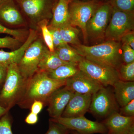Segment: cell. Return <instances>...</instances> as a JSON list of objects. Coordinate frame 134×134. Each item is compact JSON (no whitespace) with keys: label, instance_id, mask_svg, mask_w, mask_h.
<instances>
[{"label":"cell","instance_id":"41","mask_svg":"<svg viewBox=\"0 0 134 134\" xmlns=\"http://www.w3.org/2000/svg\"><path fill=\"white\" fill-rule=\"evenodd\" d=\"M2 0H0V4H1V3L2 2Z\"/></svg>","mask_w":134,"mask_h":134},{"label":"cell","instance_id":"28","mask_svg":"<svg viewBox=\"0 0 134 134\" xmlns=\"http://www.w3.org/2000/svg\"><path fill=\"white\" fill-rule=\"evenodd\" d=\"M70 131L59 123L50 120L48 131L45 134H69Z\"/></svg>","mask_w":134,"mask_h":134},{"label":"cell","instance_id":"21","mask_svg":"<svg viewBox=\"0 0 134 134\" xmlns=\"http://www.w3.org/2000/svg\"><path fill=\"white\" fill-rule=\"evenodd\" d=\"M69 63L63 61L58 57L55 52L48 50L45 53L39 64L38 71L50 72L62 65Z\"/></svg>","mask_w":134,"mask_h":134},{"label":"cell","instance_id":"10","mask_svg":"<svg viewBox=\"0 0 134 134\" xmlns=\"http://www.w3.org/2000/svg\"><path fill=\"white\" fill-rule=\"evenodd\" d=\"M112 11V7L108 2H103L99 5L87 23L88 38L89 37L97 40L104 37Z\"/></svg>","mask_w":134,"mask_h":134},{"label":"cell","instance_id":"24","mask_svg":"<svg viewBox=\"0 0 134 134\" xmlns=\"http://www.w3.org/2000/svg\"><path fill=\"white\" fill-rule=\"evenodd\" d=\"M37 24L41 30L47 47L50 52H54L55 49L53 44L52 36L48 27V19H43L37 23Z\"/></svg>","mask_w":134,"mask_h":134},{"label":"cell","instance_id":"42","mask_svg":"<svg viewBox=\"0 0 134 134\" xmlns=\"http://www.w3.org/2000/svg\"><path fill=\"white\" fill-rule=\"evenodd\" d=\"M97 1H98V0H97ZM99 2H100V1H99Z\"/></svg>","mask_w":134,"mask_h":134},{"label":"cell","instance_id":"30","mask_svg":"<svg viewBox=\"0 0 134 134\" xmlns=\"http://www.w3.org/2000/svg\"><path fill=\"white\" fill-rule=\"evenodd\" d=\"M0 134H13L12 121L8 112L0 119Z\"/></svg>","mask_w":134,"mask_h":134},{"label":"cell","instance_id":"16","mask_svg":"<svg viewBox=\"0 0 134 134\" xmlns=\"http://www.w3.org/2000/svg\"><path fill=\"white\" fill-rule=\"evenodd\" d=\"M37 38V32L31 29L29 31L26 40L19 48L10 52L0 50V65L8 67L14 63L18 64L25 50Z\"/></svg>","mask_w":134,"mask_h":134},{"label":"cell","instance_id":"9","mask_svg":"<svg viewBox=\"0 0 134 134\" xmlns=\"http://www.w3.org/2000/svg\"><path fill=\"white\" fill-rule=\"evenodd\" d=\"M19 8L26 16L38 23L52 16L58 0H16Z\"/></svg>","mask_w":134,"mask_h":134},{"label":"cell","instance_id":"12","mask_svg":"<svg viewBox=\"0 0 134 134\" xmlns=\"http://www.w3.org/2000/svg\"><path fill=\"white\" fill-rule=\"evenodd\" d=\"M65 86L74 92L91 95L104 87L81 70L74 76L66 79Z\"/></svg>","mask_w":134,"mask_h":134},{"label":"cell","instance_id":"13","mask_svg":"<svg viewBox=\"0 0 134 134\" xmlns=\"http://www.w3.org/2000/svg\"><path fill=\"white\" fill-rule=\"evenodd\" d=\"M64 86L54 91L47 99V111L52 119H58L61 117L67 104L75 93Z\"/></svg>","mask_w":134,"mask_h":134},{"label":"cell","instance_id":"34","mask_svg":"<svg viewBox=\"0 0 134 134\" xmlns=\"http://www.w3.org/2000/svg\"><path fill=\"white\" fill-rule=\"evenodd\" d=\"M120 40L122 43L129 45L134 50V34L133 31L130 32L122 36Z\"/></svg>","mask_w":134,"mask_h":134},{"label":"cell","instance_id":"19","mask_svg":"<svg viewBox=\"0 0 134 134\" xmlns=\"http://www.w3.org/2000/svg\"><path fill=\"white\" fill-rule=\"evenodd\" d=\"M69 0H58L53 10L52 21L49 25L60 28L69 24Z\"/></svg>","mask_w":134,"mask_h":134},{"label":"cell","instance_id":"2","mask_svg":"<svg viewBox=\"0 0 134 134\" xmlns=\"http://www.w3.org/2000/svg\"><path fill=\"white\" fill-rule=\"evenodd\" d=\"M77 52L86 59L113 67L117 70L122 64L121 45L117 41L108 40L92 46H74Z\"/></svg>","mask_w":134,"mask_h":134},{"label":"cell","instance_id":"14","mask_svg":"<svg viewBox=\"0 0 134 134\" xmlns=\"http://www.w3.org/2000/svg\"><path fill=\"white\" fill-rule=\"evenodd\" d=\"M101 122L107 129L106 134H134V117H126L116 112Z\"/></svg>","mask_w":134,"mask_h":134},{"label":"cell","instance_id":"37","mask_svg":"<svg viewBox=\"0 0 134 134\" xmlns=\"http://www.w3.org/2000/svg\"><path fill=\"white\" fill-rule=\"evenodd\" d=\"M7 68L8 67L0 65V86L3 84L5 81L7 76Z\"/></svg>","mask_w":134,"mask_h":134},{"label":"cell","instance_id":"29","mask_svg":"<svg viewBox=\"0 0 134 134\" xmlns=\"http://www.w3.org/2000/svg\"><path fill=\"white\" fill-rule=\"evenodd\" d=\"M121 59L125 64L134 62V50L125 43L121 45Z\"/></svg>","mask_w":134,"mask_h":134},{"label":"cell","instance_id":"39","mask_svg":"<svg viewBox=\"0 0 134 134\" xmlns=\"http://www.w3.org/2000/svg\"><path fill=\"white\" fill-rule=\"evenodd\" d=\"M70 132H71V133L72 134H80L77 132L74 131V130H70Z\"/></svg>","mask_w":134,"mask_h":134},{"label":"cell","instance_id":"22","mask_svg":"<svg viewBox=\"0 0 134 134\" xmlns=\"http://www.w3.org/2000/svg\"><path fill=\"white\" fill-rule=\"evenodd\" d=\"M54 52L61 60L66 62L78 63L84 58L68 44L55 48Z\"/></svg>","mask_w":134,"mask_h":134},{"label":"cell","instance_id":"31","mask_svg":"<svg viewBox=\"0 0 134 134\" xmlns=\"http://www.w3.org/2000/svg\"><path fill=\"white\" fill-rule=\"evenodd\" d=\"M48 27L52 36L53 44L54 49L68 44L65 43L63 40L59 28L53 27L49 25H48Z\"/></svg>","mask_w":134,"mask_h":134},{"label":"cell","instance_id":"40","mask_svg":"<svg viewBox=\"0 0 134 134\" xmlns=\"http://www.w3.org/2000/svg\"><path fill=\"white\" fill-rule=\"evenodd\" d=\"M70 2L72 1H79V0H69Z\"/></svg>","mask_w":134,"mask_h":134},{"label":"cell","instance_id":"3","mask_svg":"<svg viewBox=\"0 0 134 134\" xmlns=\"http://www.w3.org/2000/svg\"><path fill=\"white\" fill-rule=\"evenodd\" d=\"M27 81L22 76L17 64L9 66L5 81L0 91V105L8 111L18 104L24 95Z\"/></svg>","mask_w":134,"mask_h":134},{"label":"cell","instance_id":"11","mask_svg":"<svg viewBox=\"0 0 134 134\" xmlns=\"http://www.w3.org/2000/svg\"><path fill=\"white\" fill-rule=\"evenodd\" d=\"M59 123L67 129L80 134H106L107 130L102 122L92 121L84 116L76 117H63L50 119Z\"/></svg>","mask_w":134,"mask_h":134},{"label":"cell","instance_id":"5","mask_svg":"<svg viewBox=\"0 0 134 134\" xmlns=\"http://www.w3.org/2000/svg\"><path fill=\"white\" fill-rule=\"evenodd\" d=\"M112 90L109 86L104 87L92 95L88 111L96 118L104 120L119 112L120 107Z\"/></svg>","mask_w":134,"mask_h":134},{"label":"cell","instance_id":"4","mask_svg":"<svg viewBox=\"0 0 134 134\" xmlns=\"http://www.w3.org/2000/svg\"><path fill=\"white\" fill-rule=\"evenodd\" d=\"M103 3L97 0H79L72 1L69 3V23L72 26H77L81 29L85 41H87L88 39L86 31L87 23L96 10Z\"/></svg>","mask_w":134,"mask_h":134},{"label":"cell","instance_id":"25","mask_svg":"<svg viewBox=\"0 0 134 134\" xmlns=\"http://www.w3.org/2000/svg\"><path fill=\"white\" fill-rule=\"evenodd\" d=\"M120 80L125 82L134 81V62L122 64L117 70Z\"/></svg>","mask_w":134,"mask_h":134},{"label":"cell","instance_id":"36","mask_svg":"<svg viewBox=\"0 0 134 134\" xmlns=\"http://www.w3.org/2000/svg\"><path fill=\"white\" fill-rule=\"evenodd\" d=\"M38 121L37 114L31 112L25 118V121L29 125H33L36 124Z\"/></svg>","mask_w":134,"mask_h":134},{"label":"cell","instance_id":"43","mask_svg":"<svg viewBox=\"0 0 134 134\" xmlns=\"http://www.w3.org/2000/svg\"><path fill=\"white\" fill-rule=\"evenodd\" d=\"M0 89H1V88H0Z\"/></svg>","mask_w":134,"mask_h":134},{"label":"cell","instance_id":"27","mask_svg":"<svg viewBox=\"0 0 134 134\" xmlns=\"http://www.w3.org/2000/svg\"><path fill=\"white\" fill-rule=\"evenodd\" d=\"M22 45L21 40L10 36L0 38V48H8L13 50Z\"/></svg>","mask_w":134,"mask_h":134},{"label":"cell","instance_id":"35","mask_svg":"<svg viewBox=\"0 0 134 134\" xmlns=\"http://www.w3.org/2000/svg\"><path fill=\"white\" fill-rule=\"evenodd\" d=\"M44 105V104L42 101L34 100L31 105V112L38 115L41 111Z\"/></svg>","mask_w":134,"mask_h":134},{"label":"cell","instance_id":"23","mask_svg":"<svg viewBox=\"0 0 134 134\" xmlns=\"http://www.w3.org/2000/svg\"><path fill=\"white\" fill-rule=\"evenodd\" d=\"M59 29L63 40L65 43L74 46L81 44L78 37L79 31L75 27L68 24L61 26Z\"/></svg>","mask_w":134,"mask_h":134},{"label":"cell","instance_id":"6","mask_svg":"<svg viewBox=\"0 0 134 134\" xmlns=\"http://www.w3.org/2000/svg\"><path fill=\"white\" fill-rule=\"evenodd\" d=\"M48 48L42 40L37 38L30 44L17 64L22 76L29 80L38 70L39 64Z\"/></svg>","mask_w":134,"mask_h":134},{"label":"cell","instance_id":"8","mask_svg":"<svg viewBox=\"0 0 134 134\" xmlns=\"http://www.w3.org/2000/svg\"><path fill=\"white\" fill-rule=\"evenodd\" d=\"M134 20V12H123L113 8L105 37L108 40H120L125 34L133 30Z\"/></svg>","mask_w":134,"mask_h":134},{"label":"cell","instance_id":"32","mask_svg":"<svg viewBox=\"0 0 134 134\" xmlns=\"http://www.w3.org/2000/svg\"><path fill=\"white\" fill-rule=\"evenodd\" d=\"M0 34H5L21 40L27 34L24 30H13L7 28L0 24Z\"/></svg>","mask_w":134,"mask_h":134},{"label":"cell","instance_id":"33","mask_svg":"<svg viewBox=\"0 0 134 134\" xmlns=\"http://www.w3.org/2000/svg\"><path fill=\"white\" fill-rule=\"evenodd\" d=\"M119 113L126 117H134V99L124 106L120 107Z\"/></svg>","mask_w":134,"mask_h":134},{"label":"cell","instance_id":"1","mask_svg":"<svg viewBox=\"0 0 134 134\" xmlns=\"http://www.w3.org/2000/svg\"><path fill=\"white\" fill-rule=\"evenodd\" d=\"M66 80L52 79L46 72L37 71L28 80L23 98L18 104L22 108H30L34 100L42 101L47 104V99L52 93L64 86Z\"/></svg>","mask_w":134,"mask_h":134},{"label":"cell","instance_id":"7","mask_svg":"<svg viewBox=\"0 0 134 134\" xmlns=\"http://www.w3.org/2000/svg\"><path fill=\"white\" fill-rule=\"evenodd\" d=\"M80 70L104 87L113 86L120 80L117 69L84 58L78 63Z\"/></svg>","mask_w":134,"mask_h":134},{"label":"cell","instance_id":"20","mask_svg":"<svg viewBox=\"0 0 134 134\" xmlns=\"http://www.w3.org/2000/svg\"><path fill=\"white\" fill-rule=\"evenodd\" d=\"M80 70L78 63H69L62 65L52 71L46 73L48 76L52 79L64 80L74 76Z\"/></svg>","mask_w":134,"mask_h":134},{"label":"cell","instance_id":"26","mask_svg":"<svg viewBox=\"0 0 134 134\" xmlns=\"http://www.w3.org/2000/svg\"><path fill=\"white\" fill-rule=\"evenodd\" d=\"M113 8L125 12H134V0H109Z\"/></svg>","mask_w":134,"mask_h":134},{"label":"cell","instance_id":"15","mask_svg":"<svg viewBox=\"0 0 134 134\" xmlns=\"http://www.w3.org/2000/svg\"><path fill=\"white\" fill-rule=\"evenodd\" d=\"M92 95L75 92L63 113L61 117H76L84 116L88 111Z\"/></svg>","mask_w":134,"mask_h":134},{"label":"cell","instance_id":"38","mask_svg":"<svg viewBox=\"0 0 134 134\" xmlns=\"http://www.w3.org/2000/svg\"><path fill=\"white\" fill-rule=\"evenodd\" d=\"M8 112V111L6 108L0 105V119L6 114Z\"/></svg>","mask_w":134,"mask_h":134},{"label":"cell","instance_id":"18","mask_svg":"<svg viewBox=\"0 0 134 134\" xmlns=\"http://www.w3.org/2000/svg\"><path fill=\"white\" fill-rule=\"evenodd\" d=\"M115 99L120 107L134 99V82L119 80L113 86Z\"/></svg>","mask_w":134,"mask_h":134},{"label":"cell","instance_id":"17","mask_svg":"<svg viewBox=\"0 0 134 134\" xmlns=\"http://www.w3.org/2000/svg\"><path fill=\"white\" fill-rule=\"evenodd\" d=\"M0 20L12 26L24 23L21 13L14 0H2L0 4Z\"/></svg>","mask_w":134,"mask_h":134}]
</instances>
